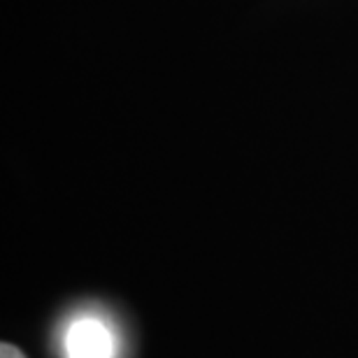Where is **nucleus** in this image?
<instances>
[{"label":"nucleus","mask_w":358,"mask_h":358,"mask_svg":"<svg viewBox=\"0 0 358 358\" xmlns=\"http://www.w3.org/2000/svg\"><path fill=\"white\" fill-rule=\"evenodd\" d=\"M63 354L66 358H114L117 338L112 328L100 317H77L63 333Z\"/></svg>","instance_id":"obj_1"},{"label":"nucleus","mask_w":358,"mask_h":358,"mask_svg":"<svg viewBox=\"0 0 358 358\" xmlns=\"http://www.w3.org/2000/svg\"><path fill=\"white\" fill-rule=\"evenodd\" d=\"M0 358H26V356L21 354V349H17L14 345H7V342H3V347H0Z\"/></svg>","instance_id":"obj_2"}]
</instances>
